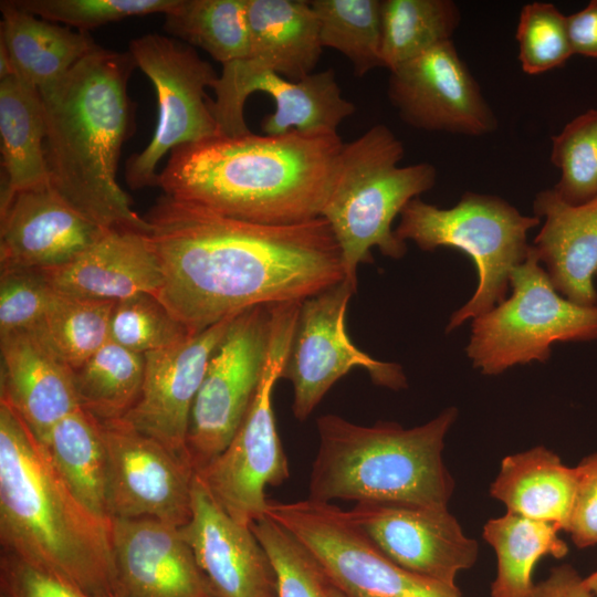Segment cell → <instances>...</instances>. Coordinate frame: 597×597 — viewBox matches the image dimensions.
Listing matches in <instances>:
<instances>
[{
  "instance_id": "cell-1",
  "label": "cell",
  "mask_w": 597,
  "mask_h": 597,
  "mask_svg": "<svg viewBox=\"0 0 597 597\" xmlns=\"http://www.w3.org/2000/svg\"><path fill=\"white\" fill-rule=\"evenodd\" d=\"M144 218L161 271L156 297L190 335L256 305L302 302L345 280L322 217L255 223L164 193Z\"/></svg>"
},
{
  "instance_id": "cell-2",
  "label": "cell",
  "mask_w": 597,
  "mask_h": 597,
  "mask_svg": "<svg viewBox=\"0 0 597 597\" xmlns=\"http://www.w3.org/2000/svg\"><path fill=\"white\" fill-rule=\"evenodd\" d=\"M343 146L337 132L220 134L172 149L157 187L233 219L305 222L321 217Z\"/></svg>"
},
{
  "instance_id": "cell-3",
  "label": "cell",
  "mask_w": 597,
  "mask_h": 597,
  "mask_svg": "<svg viewBox=\"0 0 597 597\" xmlns=\"http://www.w3.org/2000/svg\"><path fill=\"white\" fill-rule=\"evenodd\" d=\"M136 66L129 51L98 46L40 94L51 186L104 229L149 232L116 180L123 145L135 129L127 85Z\"/></svg>"
},
{
  "instance_id": "cell-4",
  "label": "cell",
  "mask_w": 597,
  "mask_h": 597,
  "mask_svg": "<svg viewBox=\"0 0 597 597\" xmlns=\"http://www.w3.org/2000/svg\"><path fill=\"white\" fill-rule=\"evenodd\" d=\"M1 551L52 573L91 597L113 596L111 521L72 492L43 443L0 400Z\"/></svg>"
},
{
  "instance_id": "cell-5",
  "label": "cell",
  "mask_w": 597,
  "mask_h": 597,
  "mask_svg": "<svg viewBox=\"0 0 597 597\" xmlns=\"http://www.w3.org/2000/svg\"><path fill=\"white\" fill-rule=\"evenodd\" d=\"M447 408L425 425L405 429L378 421L366 427L337 415L317 421L318 451L312 465L308 499L396 501L448 506L454 489L442 451L457 418Z\"/></svg>"
},
{
  "instance_id": "cell-6",
  "label": "cell",
  "mask_w": 597,
  "mask_h": 597,
  "mask_svg": "<svg viewBox=\"0 0 597 597\" xmlns=\"http://www.w3.org/2000/svg\"><path fill=\"white\" fill-rule=\"evenodd\" d=\"M402 143L383 124L344 143L328 197L322 209L341 251L345 280L357 290V269L373 263L371 249L392 259L407 252L391 229L392 221L413 198L437 179L430 163L399 166Z\"/></svg>"
},
{
  "instance_id": "cell-7",
  "label": "cell",
  "mask_w": 597,
  "mask_h": 597,
  "mask_svg": "<svg viewBox=\"0 0 597 597\" xmlns=\"http://www.w3.org/2000/svg\"><path fill=\"white\" fill-rule=\"evenodd\" d=\"M540 222L537 217L520 213L502 198L467 191L448 209L413 198L402 209L395 233L404 242L413 241L421 250L454 248L473 261L479 276L476 290L452 314L449 333L505 300L512 270L526 260L531 250L527 231Z\"/></svg>"
},
{
  "instance_id": "cell-8",
  "label": "cell",
  "mask_w": 597,
  "mask_h": 597,
  "mask_svg": "<svg viewBox=\"0 0 597 597\" xmlns=\"http://www.w3.org/2000/svg\"><path fill=\"white\" fill-rule=\"evenodd\" d=\"M301 303L272 305L269 354L255 397L228 447L196 473L213 500L244 526L265 515L266 486H279L290 478L272 395L289 355Z\"/></svg>"
},
{
  "instance_id": "cell-9",
  "label": "cell",
  "mask_w": 597,
  "mask_h": 597,
  "mask_svg": "<svg viewBox=\"0 0 597 597\" xmlns=\"http://www.w3.org/2000/svg\"><path fill=\"white\" fill-rule=\"evenodd\" d=\"M510 284L507 300L473 318L467 354L483 374L546 362L555 343L597 339V304L584 306L559 295L532 245L512 270Z\"/></svg>"
},
{
  "instance_id": "cell-10",
  "label": "cell",
  "mask_w": 597,
  "mask_h": 597,
  "mask_svg": "<svg viewBox=\"0 0 597 597\" xmlns=\"http://www.w3.org/2000/svg\"><path fill=\"white\" fill-rule=\"evenodd\" d=\"M265 515L289 531L345 597H462L457 586L409 572L388 558L332 503L268 501Z\"/></svg>"
},
{
  "instance_id": "cell-11",
  "label": "cell",
  "mask_w": 597,
  "mask_h": 597,
  "mask_svg": "<svg viewBox=\"0 0 597 597\" xmlns=\"http://www.w3.org/2000/svg\"><path fill=\"white\" fill-rule=\"evenodd\" d=\"M128 51L151 81L158 101V123L151 140L125 165L128 186L142 189L157 186V166L167 153L220 135L206 94L219 75L192 46L160 34L134 39Z\"/></svg>"
},
{
  "instance_id": "cell-12",
  "label": "cell",
  "mask_w": 597,
  "mask_h": 597,
  "mask_svg": "<svg viewBox=\"0 0 597 597\" xmlns=\"http://www.w3.org/2000/svg\"><path fill=\"white\" fill-rule=\"evenodd\" d=\"M272 305L239 313L211 355L192 405L187 452L196 471L231 442L258 391L266 364Z\"/></svg>"
},
{
  "instance_id": "cell-13",
  "label": "cell",
  "mask_w": 597,
  "mask_h": 597,
  "mask_svg": "<svg viewBox=\"0 0 597 597\" xmlns=\"http://www.w3.org/2000/svg\"><path fill=\"white\" fill-rule=\"evenodd\" d=\"M356 290L343 280L302 301L281 378L293 386L294 417L303 421L329 388L354 368L365 369L377 385L406 387L401 366L360 350L349 338L345 318Z\"/></svg>"
},
{
  "instance_id": "cell-14",
  "label": "cell",
  "mask_w": 597,
  "mask_h": 597,
  "mask_svg": "<svg viewBox=\"0 0 597 597\" xmlns=\"http://www.w3.org/2000/svg\"><path fill=\"white\" fill-rule=\"evenodd\" d=\"M100 426L108 460L111 519H151L177 527L187 524L196 478L189 459L123 420Z\"/></svg>"
},
{
  "instance_id": "cell-15",
  "label": "cell",
  "mask_w": 597,
  "mask_h": 597,
  "mask_svg": "<svg viewBox=\"0 0 597 597\" xmlns=\"http://www.w3.org/2000/svg\"><path fill=\"white\" fill-rule=\"evenodd\" d=\"M212 90L216 100L210 101V108L220 134L226 136L250 133L244 105L255 92L269 94L275 104L274 112L261 122L265 135L337 132L355 112V105L343 97L333 69L290 81L274 72L247 71L230 62L222 65Z\"/></svg>"
},
{
  "instance_id": "cell-16",
  "label": "cell",
  "mask_w": 597,
  "mask_h": 597,
  "mask_svg": "<svg viewBox=\"0 0 597 597\" xmlns=\"http://www.w3.org/2000/svg\"><path fill=\"white\" fill-rule=\"evenodd\" d=\"M389 72L387 95L407 125L471 137L496 130L498 118L452 41Z\"/></svg>"
},
{
  "instance_id": "cell-17",
  "label": "cell",
  "mask_w": 597,
  "mask_h": 597,
  "mask_svg": "<svg viewBox=\"0 0 597 597\" xmlns=\"http://www.w3.org/2000/svg\"><path fill=\"white\" fill-rule=\"evenodd\" d=\"M347 513L388 558L417 575L455 586L457 575L478 559V542L448 506L365 501Z\"/></svg>"
},
{
  "instance_id": "cell-18",
  "label": "cell",
  "mask_w": 597,
  "mask_h": 597,
  "mask_svg": "<svg viewBox=\"0 0 597 597\" xmlns=\"http://www.w3.org/2000/svg\"><path fill=\"white\" fill-rule=\"evenodd\" d=\"M237 315L171 346L144 354L140 395L121 420L189 459L186 441L192 405L209 359Z\"/></svg>"
},
{
  "instance_id": "cell-19",
  "label": "cell",
  "mask_w": 597,
  "mask_h": 597,
  "mask_svg": "<svg viewBox=\"0 0 597 597\" xmlns=\"http://www.w3.org/2000/svg\"><path fill=\"white\" fill-rule=\"evenodd\" d=\"M114 597H217L179 527L111 519Z\"/></svg>"
},
{
  "instance_id": "cell-20",
  "label": "cell",
  "mask_w": 597,
  "mask_h": 597,
  "mask_svg": "<svg viewBox=\"0 0 597 597\" xmlns=\"http://www.w3.org/2000/svg\"><path fill=\"white\" fill-rule=\"evenodd\" d=\"M0 217L1 271L63 265L109 230L75 210L51 184L15 193Z\"/></svg>"
},
{
  "instance_id": "cell-21",
  "label": "cell",
  "mask_w": 597,
  "mask_h": 597,
  "mask_svg": "<svg viewBox=\"0 0 597 597\" xmlns=\"http://www.w3.org/2000/svg\"><path fill=\"white\" fill-rule=\"evenodd\" d=\"M179 530L217 597H276L273 565L251 527L226 513L197 476L192 513Z\"/></svg>"
},
{
  "instance_id": "cell-22",
  "label": "cell",
  "mask_w": 597,
  "mask_h": 597,
  "mask_svg": "<svg viewBox=\"0 0 597 597\" xmlns=\"http://www.w3.org/2000/svg\"><path fill=\"white\" fill-rule=\"evenodd\" d=\"M149 232L109 229L72 261L41 271L66 295L112 302L140 293L156 296L163 279Z\"/></svg>"
},
{
  "instance_id": "cell-23",
  "label": "cell",
  "mask_w": 597,
  "mask_h": 597,
  "mask_svg": "<svg viewBox=\"0 0 597 597\" xmlns=\"http://www.w3.org/2000/svg\"><path fill=\"white\" fill-rule=\"evenodd\" d=\"M1 396L44 442L50 430L81 408L73 371L30 331L0 335Z\"/></svg>"
},
{
  "instance_id": "cell-24",
  "label": "cell",
  "mask_w": 597,
  "mask_h": 597,
  "mask_svg": "<svg viewBox=\"0 0 597 597\" xmlns=\"http://www.w3.org/2000/svg\"><path fill=\"white\" fill-rule=\"evenodd\" d=\"M534 216L544 224L532 244L555 290L584 306L597 304V198L578 206L554 189L540 191Z\"/></svg>"
},
{
  "instance_id": "cell-25",
  "label": "cell",
  "mask_w": 597,
  "mask_h": 597,
  "mask_svg": "<svg viewBox=\"0 0 597 597\" xmlns=\"http://www.w3.org/2000/svg\"><path fill=\"white\" fill-rule=\"evenodd\" d=\"M249 54L233 61L290 81L314 73L322 54L317 18L307 0H247Z\"/></svg>"
},
{
  "instance_id": "cell-26",
  "label": "cell",
  "mask_w": 597,
  "mask_h": 597,
  "mask_svg": "<svg viewBox=\"0 0 597 597\" xmlns=\"http://www.w3.org/2000/svg\"><path fill=\"white\" fill-rule=\"evenodd\" d=\"M1 41L14 74L45 91L59 83L83 57L98 48L88 32L39 18L13 0L0 3Z\"/></svg>"
},
{
  "instance_id": "cell-27",
  "label": "cell",
  "mask_w": 597,
  "mask_h": 597,
  "mask_svg": "<svg viewBox=\"0 0 597 597\" xmlns=\"http://www.w3.org/2000/svg\"><path fill=\"white\" fill-rule=\"evenodd\" d=\"M576 491L575 468L545 447L505 457L490 494L507 512L567 531Z\"/></svg>"
},
{
  "instance_id": "cell-28",
  "label": "cell",
  "mask_w": 597,
  "mask_h": 597,
  "mask_svg": "<svg viewBox=\"0 0 597 597\" xmlns=\"http://www.w3.org/2000/svg\"><path fill=\"white\" fill-rule=\"evenodd\" d=\"M45 116L39 90L13 74L0 81V137L6 181L0 209L25 189L50 184Z\"/></svg>"
},
{
  "instance_id": "cell-29",
  "label": "cell",
  "mask_w": 597,
  "mask_h": 597,
  "mask_svg": "<svg viewBox=\"0 0 597 597\" xmlns=\"http://www.w3.org/2000/svg\"><path fill=\"white\" fill-rule=\"evenodd\" d=\"M42 443L74 495L111 521L108 460L100 422L78 408L61 419Z\"/></svg>"
},
{
  "instance_id": "cell-30",
  "label": "cell",
  "mask_w": 597,
  "mask_h": 597,
  "mask_svg": "<svg viewBox=\"0 0 597 597\" xmlns=\"http://www.w3.org/2000/svg\"><path fill=\"white\" fill-rule=\"evenodd\" d=\"M559 531L552 523L511 512L489 520L483 527V538L498 559L491 597H528L534 587L532 576L536 563L547 555L562 558L568 552Z\"/></svg>"
},
{
  "instance_id": "cell-31",
  "label": "cell",
  "mask_w": 597,
  "mask_h": 597,
  "mask_svg": "<svg viewBox=\"0 0 597 597\" xmlns=\"http://www.w3.org/2000/svg\"><path fill=\"white\" fill-rule=\"evenodd\" d=\"M145 357L108 339L73 370L80 407L100 422L123 419L136 404Z\"/></svg>"
},
{
  "instance_id": "cell-32",
  "label": "cell",
  "mask_w": 597,
  "mask_h": 597,
  "mask_svg": "<svg viewBox=\"0 0 597 597\" xmlns=\"http://www.w3.org/2000/svg\"><path fill=\"white\" fill-rule=\"evenodd\" d=\"M461 21L452 0H381V57L389 71L452 41Z\"/></svg>"
},
{
  "instance_id": "cell-33",
  "label": "cell",
  "mask_w": 597,
  "mask_h": 597,
  "mask_svg": "<svg viewBox=\"0 0 597 597\" xmlns=\"http://www.w3.org/2000/svg\"><path fill=\"white\" fill-rule=\"evenodd\" d=\"M164 29L222 65L249 54L247 0H178Z\"/></svg>"
},
{
  "instance_id": "cell-34",
  "label": "cell",
  "mask_w": 597,
  "mask_h": 597,
  "mask_svg": "<svg viewBox=\"0 0 597 597\" xmlns=\"http://www.w3.org/2000/svg\"><path fill=\"white\" fill-rule=\"evenodd\" d=\"M115 303L56 292L44 316L30 332L73 371L109 339Z\"/></svg>"
},
{
  "instance_id": "cell-35",
  "label": "cell",
  "mask_w": 597,
  "mask_h": 597,
  "mask_svg": "<svg viewBox=\"0 0 597 597\" xmlns=\"http://www.w3.org/2000/svg\"><path fill=\"white\" fill-rule=\"evenodd\" d=\"M323 48L341 52L354 74L364 76L384 67L381 57V0H311Z\"/></svg>"
},
{
  "instance_id": "cell-36",
  "label": "cell",
  "mask_w": 597,
  "mask_h": 597,
  "mask_svg": "<svg viewBox=\"0 0 597 597\" xmlns=\"http://www.w3.org/2000/svg\"><path fill=\"white\" fill-rule=\"evenodd\" d=\"M551 160L561 170L553 188L567 203L597 198V109H588L552 136Z\"/></svg>"
},
{
  "instance_id": "cell-37",
  "label": "cell",
  "mask_w": 597,
  "mask_h": 597,
  "mask_svg": "<svg viewBox=\"0 0 597 597\" xmlns=\"http://www.w3.org/2000/svg\"><path fill=\"white\" fill-rule=\"evenodd\" d=\"M250 527L273 565L276 597H328L331 584L325 574L289 531L266 515Z\"/></svg>"
},
{
  "instance_id": "cell-38",
  "label": "cell",
  "mask_w": 597,
  "mask_h": 597,
  "mask_svg": "<svg viewBox=\"0 0 597 597\" xmlns=\"http://www.w3.org/2000/svg\"><path fill=\"white\" fill-rule=\"evenodd\" d=\"M188 336L187 328L153 294H136L113 307L109 339L132 352L144 355Z\"/></svg>"
},
{
  "instance_id": "cell-39",
  "label": "cell",
  "mask_w": 597,
  "mask_h": 597,
  "mask_svg": "<svg viewBox=\"0 0 597 597\" xmlns=\"http://www.w3.org/2000/svg\"><path fill=\"white\" fill-rule=\"evenodd\" d=\"M566 18L548 2H531L522 8L515 38L525 73L534 75L553 70L574 54Z\"/></svg>"
},
{
  "instance_id": "cell-40",
  "label": "cell",
  "mask_w": 597,
  "mask_h": 597,
  "mask_svg": "<svg viewBox=\"0 0 597 597\" xmlns=\"http://www.w3.org/2000/svg\"><path fill=\"white\" fill-rule=\"evenodd\" d=\"M178 0H13L21 9L51 22L87 32L129 17L167 13Z\"/></svg>"
},
{
  "instance_id": "cell-41",
  "label": "cell",
  "mask_w": 597,
  "mask_h": 597,
  "mask_svg": "<svg viewBox=\"0 0 597 597\" xmlns=\"http://www.w3.org/2000/svg\"><path fill=\"white\" fill-rule=\"evenodd\" d=\"M0 273V335L31 331L44 316L56 291L41 270Z\"/></svg>"
},
{
  "instance_id": "cell-42",
  "label": "cell",
  "mask_w": 597,
  "mask_h": 597,
  "mask_svg": "<svg viewBox=\"0 0 597 597\" xmlns=\"http://www.w3.org/2000/svg\"><path fill=\"white\" fill-rule=\"evenodd\" d=\"M0 587L7 597H91L65 579L3 551Z\"/></svg>"
},
{
  "instance_id": "cell-43",
  "label": "cell",
  "mask_w": 597,
  "mask_h": 597,
  "mask_svg": "<svg viewBox=\"0 0 597 597\" xmlns=\"http://www.w3.org/2000/svg\"><path fill=\"white\" fill-rule=\"evenodd\" d=\"M576 491L567 531L578 548L597 544V452L574 467Z\"/></svg>"
},
{
  "instance_id": "cell-44",
  "label": "cell",
  "mask_w": 597,
  "mask_h": 597,
  "mask_svg": "<svg viewBox=\"0 0 597 597\" xmlns=\"http://www.w3.org/2000/svg\"><path fill=\"white\" fill-rule=\"evenodd\" d=\"M528 597H595L577 570L569 564L551 569L549 575L534 587Z\"/></svg>"
},
{
  "instance_id": "cell-45",
  "label": "cell",
  "mask_w": 597,
  "mask_h": 597,
  "mask_svg": "<svg viewBox=\"0 0 597 597\" xmlns=\"http://www.w3.org/2000/svg\"><path fill=\"white\" fill-rule=\"evenodd\" d=\"M566 20L573 53L597 57V0Z\"/></svg>"
},
{
  "instance_id": "cell-46",
  "label": "cell",
  "mask_w": 597,
  "mask_h": 597,
  "mask_svg": "<svg viewBox=\"0 0 597 597\" xmlns=\"http://www.w3.org/2000/svg\"><path fill=\"white\" fill-rule=\"evenodd\" d=\"M584 582L593 595L597 597V570L584 577Z\"/></svg>"
},
{
  "instance_id": "cell-47",
  "label": "cell",
  "mask_w": 597,
  "mask_h": 597,
  "mask_svg": "<svg viewBox=\"0 0 597 597\" xmlns=\"http://www.w3.org/2000/svg\"><path fill=\"white\" fill-rule=\"evenodd\" d=\"M328 597H345L338 589L332 585L328 588Z\"/></svg>"
},
{
  "instance_id": "cell-48",
  "label": "cell",
  "mask_w": 597,
  "mask_h": 597,
  "mask_svg": "<svg viewBox=\"0 0 597 597\" xmlns=\"http://www.w3.org/2000/svg\"><path fill=\"white\" fill-rule=\"evenodd\" d=\"M0 597H7L6 595H3L2 593L0 594Z\"/></svg>"
},
{
  "instance_id": "cell-49",
  "label": "cell",
  "mask_w": 597,
  "mask_h": 597,
  "mask_svg": "<svg viewBox=\"0 0 597 597\" xmlns=\"http://www.w3.org/2000/svg\"><path fill=\"white\" fill-rule=\"evenodd\" d=\"M107 597H114V596H107Z\"/></svg>"
}]
</instances>
